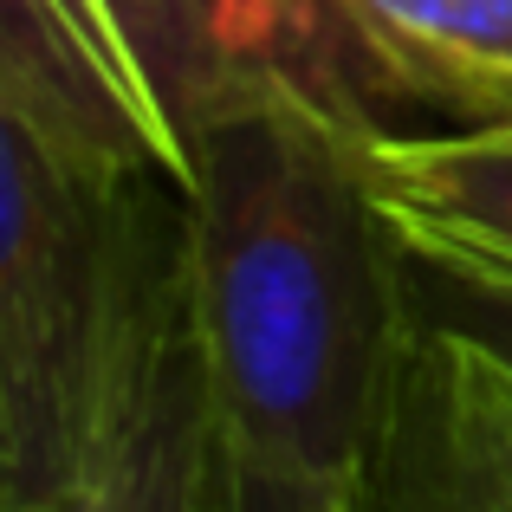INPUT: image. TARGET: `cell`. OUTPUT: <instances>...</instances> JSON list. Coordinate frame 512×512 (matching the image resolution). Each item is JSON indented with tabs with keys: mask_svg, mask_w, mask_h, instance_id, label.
<instances>
[{
	"mask_svg": "<svg viewBox=\"0 0 512 512\" xmlns=\"http://www.w3.org/2000/svg\"><path fill=\"white\" fill-rule=\"evenodd\" d=\"M363 130L234 85L188 130V279L221 428L312 474H363L409 338L402 234Z\"/></svg>",
	"mask_w": 512,
	"mask_h": 512,
	"instance_id": "1",
	"label": "cell"
},
{
	"mask_svg": "<svg viewBox=\"0 0 512 512\" xmlns=\"http://www.w3.org/2000/svg\"><path fill=\"white\" fill-rule=\"evenodd\" d=\"M163 175L85 169L0 85V512H72Z\"/></svg>",
	"mask_w": 512,
	"mask_h": 512,
	"instance_id": "2",
	"label": "cell"
},
{
	"mask_svg": "<svg viewBox=\"0 0 512 512\" xmlns=\"http://www.w3.org/2000/svg\"><path fill=\"white\" fill-rule=\"evenodd\" d=\"M221 402L195 318L182 188L163 195L137 260L130 325L72 512H214Z\"/></svg>",
	"mask_w": 512,
	"mask_h": 512,
	"instance_id": "3",
	"label": "cell"
},
{
	"mask_svg": "<svg viewBox=\"0 0 512 512\" xmlns=\"http://www.w3.org/2000/svg\"><path fill=\"white\" fill-rule=\"evenodd\" d=\"M363 480L376 512H512V363L409 318Z\"/></svg>",
	"mask_w": 512,
	"mask_h": 512,
	"instance_id": "4",
	"label": "cell"
},
{
	"mask_svg": "<svg viewBox=\"0 0 512 512\" xmlns=\"http://www.w3.org/2000/svg\"><path fill=\"white\" fill-rule=\"evenodd\" d=\"M175 7L195 39L208 98L234 85L286 91L363 137H396V130L428 124L363 46L344 0H175Z\"/></svg>",
	"mask_w": 512,
	"mask_h": 512,
	"instance_id": "5",
	"label": "cell"
},
{
	"mask_svg": "<svg viewBox=\"0 0 512 512\" xmlns=\"http://www.w3.org/2000/svg\"><path fill=\"white\" fill-rule=\"evenodd\" d=\"M396 91L435 124H512V0H344Z\"/></svg>",
	"mask_w": 512,
	"mask_h": 512,
	"instance_id": "6",
	"label": "cell"
},
{
	"mask_svg": "<svg viewBox=\"0 0 512 512\" xmlns=\"http://www.w3.org/2000/svg\"><path fill=\"white\" fill-rule=\"evenodd\" d=\"M370 182L402 234L512 273V124H422L376 137Z\"/></svg>",
	"mask_w": 512,
	"mask_h": 512,
	"instance_id": "7",
	"label": "cell"
},
{
	"mask_svg": "<svg viewBox=\"0 0 512 512\" xmlns=\"http://www.w3.org/2000/svg\"><path fill=\"white\" fill-rule=\"evenodd\" d=\"M402 299H409V318L454 331L467 344H487L493 357L512 363V273L506 266L402 234Z\"/></svg>",
	"mask_w": 512,
	"mask_h": 512,
	"instance_id": "8",
	"label": "cell"
},
{
	"mask_svg": "<svg viewBox=\"0 0 512 512\" xmlns=\"http://www.w3.org/2000/svg\"><path fill=\"white\" fill-rule=\"evenodd\" d=\"M214 512H376L363 474H312V467H279L266 454L240 448L221 428V461H214Z\"/></svg>",
	"mask_w": 512,
	"mask_h": 512,
	"instance_id": "9",
	"label": "cell"
}]
</instances>
